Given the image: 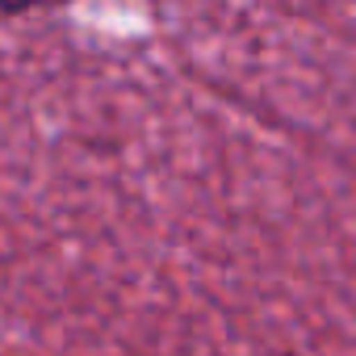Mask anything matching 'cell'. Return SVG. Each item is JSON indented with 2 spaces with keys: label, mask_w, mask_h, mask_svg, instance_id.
Here are the masks:
<instances>
[{
  "label": "cell",
  "mask_w": 356,
  "mask_h": 356,
  "mask_svg": "<svg viewBox=\"0 0 356 356\" xmlns=\"http://www.w3.org/2000/svg\"><path fill=\"white\" fill-rule=\"evenodd\" d=\"M5 5H22V0H5Z\"/></svg>",
  "instance_id": "6da1fadb"
}]
</instances>
